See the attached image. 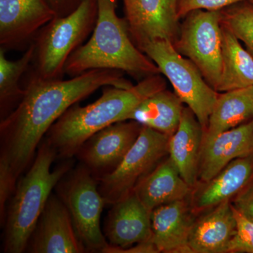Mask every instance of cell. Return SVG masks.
Returning <instances> with one entry per match:
<instances>
[{"label":"cell","mask_w":253,"mask_h":253,"mask_svg":"<svg viewBox=\"0 0 253 253\" xmlns=\"http://www.w3.org/2000/svg\"><path fill=\"white\" fill-rule=\"evenodd\" d=\"M123 71L91 70L61 80L29 78L24 94L0 123V210L5 211L19 176L36 157L51 126L73 105L106 86H133Z\"/></svg>","instance_id":"obj_1"},{"label":"cell","mask_w":253,"mask_h":253,"mask_svg":"<svg viewBox=\"0 0 253 253\" xmlns=\"http://www.w3.org/2000/svg\"><path fill=\"white\" fill-rule=\"evenodd\" d=\"M166 89L161 74L144 78L129 88L103 87L99 99L85 106L73 105L47 131L45 140L58 157L71 158L95 133L125 121L136 106L158 91Z\"/></svg>","instance_id":"obj_2"},{"label":"cell","mask_w":253,"mask_h":253,"mask_svg":"<svg viewBox=\"0 0 253 253\" xmlns=\"http://www.w3.org/2000/svg\"><path fill=\"white\" fill-rule=\"evenodd\" d=\"M117 0H97L98 18L86 43L70 56L65 73L70 77L96 69L126 72L137 79L161 74L156 63L131 41L126 21L116 13Z\"/></svg>","instance_id":"obj_3"},{"label":"cell","mask_w":253,"mask_h":253,"mask_svg":"<svg viewBox=\"0 0 253 253\" xmlns=\"http://www.w3.org/2000/svg\"><path fill=\"white\" fill-rule=\"evenodd\" d=\"M56 158V150L44 139L38 147L29 170L16 184L3 224L4 253L26 251L51 191L71 170L70 163H64L52 170L51 165Z\"/></svg>","instance_id":"obj_4"},{"label":"cell","mask_w":253,"mask_h":253,"mask_svg":"<svg viewBox=\"0 0 253 253\" xmlns=\"http://www.w3.org/2000/svg\"><path fill=\"white\" fill-rule=\"evenodd\" d=\"M97 18V0H82L71 14L54 18L42 28L33 41L29 78L63 79L68 59L93 33Z\"/></svg>","instance_id":"obj_5"},{"label":"cell","mask_w":253,"mask_h":253,"mask_svg":"<svg viewBox=\"0 0 253 253\" xmlns=\"http://www.w3.org/2000/svg\"><path fill=\"white\" fill-rule=\"evenodd\" d=\"M98 181L84 165L68 171L57 184L59 197L68 208L78 239L86 252L106 253L110 246L100 226L106 201Z\"/></svg>","instance_id":"obj_6"},{"label":"cell","mask_w":253,"mask_h":253,"mask_svg":"<svg viewBox=\"0 0 253 253\" xmlns=\"http://www.w3.org/2000/svg\"><path fill=\"white\" fill-rule=\"evenodd\" d=\"M141 51L156 63L172 84L174 93L193 111L203 130H206L219 93L208 84L191 60L178 52L172 42H150Z\"/></svg>","instance_id":"obj_7"},{"label":"cell","mask_w":253,"mask_h":253,"mask_svg":"<svg viewBox=\"0 0 253 253\" xmlns=\"http://www.w3.org/2000/svg\"><path fill=\"white\" fill-rule=\"evenodd\" d=\"M185 18L173 44L217 91L222 73L221 11L196 10Z\"/></svg>","instance_id":"obj_8"},{"label":"cell","mask_w":253,"mask_h":253,"mask_svg":"<svg viewBox=\"0 0 253 253\" xmlns=\"http://www.w3.org/2000/svg\"><path fill=\"white\" fill-rule=\"evenodd\" d=\"M169 136L143 126L140 134L121 163L99 178V192L106 204L113 205L133 190L168 155Z\"/></svg>","instance_id":"obj_9"},{"label":"cell","mask_w":253,"mask_h":253,"mask_svg":"<svg viewBox=\"0 0 253 253\" xmlns=\"http://www.w3.org/2000/svg\"><path fill=\"white\" fill-rule=\"evenodd\" d=\"M125 21L131 41L141 48L150 42L166 40L174 44L180 26L178 0H123Z\"/></svg>","instance_id":"obj_10"},{"label":"cell","mask_w":253,"mask_h":253,"mask_svg":"<svg viewBox=\"0 0 253 253\" xmlns=\"http://www.w3.org/2000/svg\"><path fill=\"white\" fill-rule=\"evenodd\" d=\"M56 17L47 0H0V48L26 47Z\"/></svg>","instance_id":"obj_11"},{"label":"cell","mask_w":253,"mask_h":253,"mask_svg":"<svg viewBox=\"0 0 253 253\" xmlns=\"http://www.w3.org/2000/svg\"><path fill=\"white\" fill-rule=\"evenodd\" d=\"M142 126L134 121L114 123L90 136L76 156L94 175L99 174L101 177L117 168L135 143Z\"/></svg>","instance_id":"obj_12"},{"label":"cell","mask_w":253,"mask_h":253,"mask_svg":"<svg viewBox=\"0 0 253 253\" xmlns=\"http://www.w3.org/2000/svg\"><path fill=\"white\" fill-rule=\"evenodd\" d=\"M27 249L32 253L86 252L76 234L69 211L59 196H49Z\"/></svg>","instance_id":"obj_13"},{"label":"cell","mask_w":253,"mask_h":253,"mask_svg":"<svg viewBox=\"0 0 253 253\" xmlns=\"http://www.w3.org/2000/svg\"><path fill=\"white\" fill-rule=\"evenodd\" d=\"M112 206L105 224V236L111 245L106 253L152 243L151 213L133 191Z\"/></svg>","instance_id":"obj_14"},{"label":"cell","mask_w":253,"mask_h":253,"mask_svg":"<svg viewBox=\"0 0 253 253\" xmlns=\"http://www.w3.org/2000/svg\"><path fill=\"white\" fill-rule=\"evenodd\" d=\"M253 181V154L231 161L207 182L196 186L190 196L194 214L234 199Z\"/></svg>","instance_id":"obj_15"},{"label":"cell","mask_w":253,"mask_h":253,"mask_svg":"<svg viewBox=\"0 0 253 253\" xmlns=\"http://www.w3.org/2000/svg\"><path fill=\"white\" fill-rule=\"evenodd\" d=\"M253 154V119L203 140L199 179L207 182L231 161Z\"/></svg>","instance_id":"obj_16"},{"label":"cell","mask_w":253,"mask_h":253,"mask_svg":"<svg viewBox=\"0 0 253 253\" xmlns=\"http://www.w3.org/2000/svg\"><path fill=\"white\" fill-rule=\"evenodd\" d=\"M188 200L163 205L151 212V242L158 253H191L189 239L195 214Z\"/></svg>","instance_id":"obj_17"},{"label":"cell","mask_w":253,"mask_h":253,"mask_svg":"<svg viewBox=\"0 0 253 253\" xmlns=\"http://www.w3.org/2000/svg\"><path fill=\"white\" fill-rule=\"evenodd\" d=\"M236 229L232 204L224 201L194 220L189 239L191 253H227Z\"/></svg>","instance_id":"obj_18"},{"label":"cell","mask_w":253,"mask_h":253,"mask_svg":"<svg viewBox=\"0 0 253 253\" xmlns=\"http://www.w3.org/2000/svg\"><path fill=\"white\" fill-rule=\"evenodd\" d=\"M204 130L189 107H184L177 129L169 136L168 155L186 182L194 189L199 181Z\"/></svg>","instance_id":"obj_19"},{"label":"cell","mask_w":253,"mask_h":253,"mask_svg":"<svg viewBox=\"0 0 253 253\" xmlns=\"http://www.w3.org/2000/svg\"><path fill=\"white\" fill-rule=\"evenodd\" d=\"M193 188L181 176L168 156L135 186L133 192L151 213L163 205L189 199Z\"/></svg>","instance_id":"obj_20"},{"label":"cell","mask_w":253,"mask_h":253,"mask_svg":"<svg viewBox=\"0 0 253 253\" xmlns=\"http://www.w3.org/2000/svg\"><path fill=\"white\" fill-rule=\"evenodd\" d=\"M184 103L175 93L165 89L143 101L127 116L126 121H134L168 136L177 129Z\"/></svg>","instance_id":"obj_21"},{"label":"cell","mask_w":253,"mask_h":253,"mask_svg":"<svg viewBox=\"0 0 253 253\" xmlns=\"http://www.w3.org/2000/svg\"><path fill=\"white\" fill-rule=\"evenodd\" d=\"M253 119V86L219 94L210 116L203 140Z\"/></svg>","instance_id":"obj_22"},{"label":"cell","mask_w":253,"mask_h":253,"mask_svg":"<svg viewBox=\"0 0 253 253\" xmlns=\"http://www.w3.org/2000/svg\"><path fill=\"white\" fill-rule=\"evenodd\" d=\"M222 73L218 92L253 86V56L221 21Z\"/></svg>","instance_id":"obj_23"},{"label":"cell","mask_w":253,"mask_h":253,"mask_svg":"<svg viewBox=\"0 0 253 253\" xmlns=\"http://www.w3.org/2000/svg\"><path fill=\"white\" fill-rule=\"evenodd\" d=\"M34 44L28 46L21 58L15 61L8 59L5 50L0 48V114L1 120L16 107L24 94L20 81L31 67L34 56Z\"/></svg>","instance_id":"obj_24"},{"label":"cell","mask_w":253,"mask_h":253,"mask_svg":"<svg viewBox=\"0 0 253 253\" xmlns=\"http://www.w3.org/2000/svg\"><path fill=\"white\" fill-rule=\"evenodd\" d=\"M223 23L242 41L253 56V6H240L221 11Z\"/></svg>","instance_id":"obj_25"},{"label":"cell","mask_w":253,"mask_h":253,"mask_svg":"<svg viewBox=\"0 0 253 253\" xmlns=\"http://www.w3.org/2000/svg\"><path fill=\"white\" fill-rule=\"evenodd\" d=\"M233 211L236 217V229L228 246L227 253H253V221L234 206Z\"/></svg>","instance_id":"obj_26"},{"label":"cell","mask_w":253,"mask_h":253,"mask_svg":"<svg viewBox=\"0 0 253 253\" xmlns=\"http://www.w3.org/2000/svg\"><path fill=\"white\" fill-rule=\"evenodd\" d=\"M244 0H178L177 14L179 19L196 10L220 11Z\"/></svg>","instance_id":"obj_27"},{"label":"cell","mask_w":253,"mask_h":253,"mask_svg":"<svg viewBox=\"0 0 253 253\" xmlns=\"http://www.w3.org/2000/svg\"><path fill=\"white\" fill-rule=\"evenodd\" d=\"M234 199L233 206L253 221V181Z\"/></svg>","instance_id":"obj_28"},{"label":"cell","mask_w":253,"mask_h":253,"mask_svg":"<svg viewBox=\"0 0 253 253\" xmlns=\"http://www.w3.org/2000/svg\"><path fill=\"white\" fill-rule=\"evenodd\" d=\"M57 17H63L77 9L82 0H47Z\"/></svg>","instance_id":"obj_29"},{"label":"cell","mask_w":253,"mask_h":253,"mask_svg":"<svg viewBox=\"0 0 253 253\" xmlns=\"http://www.w3.org/2000/svg\"><path fill=\"white\" fill-rule=\"evenodd\" d=\"M249 2L251 3V4L253 6V0H249Z\"/></svg>","instance_id":"obj_30"}]
</instances>
